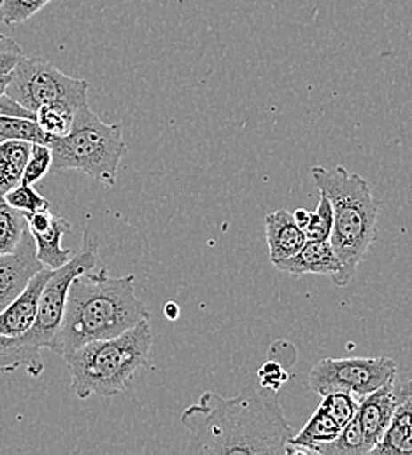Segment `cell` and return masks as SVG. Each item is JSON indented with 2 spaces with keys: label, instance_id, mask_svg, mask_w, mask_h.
I'll return each instance as SVG.
<instances>
[{
  "label": "cell",
  "instance_id": "obj_12",
  "mask_svg": "<svg viewBox=\"0 0 412 455\" xmlns=\"http://www.w3.org/2000/svg\"><path fill=\"white\" fill-rule=\"evenodd\" d=\"M55 270L43 268L37 272L28 285L23 289V292L14 298L2 312H0V335L2 337H20L27 333L36 319L39 310L41 294L50 277Z\"/></svg>",
  "mask_w": 412,
  "mask_h": 455
},
{
  "label": "cell",
  "instance_id": "obj_23",
  "mask_svg": "<svg viewBox=\"0 0 412 455\" xmlns=\"http://www.w3.org/2000/svg\"><path fill=\"white\" fill-rule=\"evenodd\" d=\"M52 0H0V23L12 27L28 21Z\"/></svg>",
  "mask_w": 412,
  "mask_h": 455
},
{
  "label": "cell",
  "instance_id": "obj_17",
  "mask_svg": "<svg viewBox=\"0 0 412 455\" xmlns=\"http://www.w3.org/2000/svg\"><path fill=\"white\" fill-rule=\"evenodd\" d=\"M18 368H27L34 379H39L44 371L41 350L25 345L21 337L0 335V373H11Z\"/></svg>",
  "mask_w": 412,
  "mask_h": 455
},
{
  "label": "cell",
  "instance_id": "obj_29",
  "mask_svg": "<svg viewBox=\"0 0 412 455\" xmlns=\"http://www.w3.org/2000/svg\"><path fill=\"white\" fill-rule=\"evenodd\" d=\"M55 214H52L50 211H39V212H32L27 214V223H28V231L30 233H41L46 231L52 227Z\"/></svg>",
  "mask_w": 412,
  "mask_h": 455
},
{
  "label": "cell",
  "instance_id": "obj_27",
  "mask_svg": "<svg viewBox=\"0 0 412 455\" xmlns=\"http://www.w3.org/2000/svg\"><path fill=\"white\" fill-rule=\"evenodd\" d=\"M258 380L263 389L278 393L283 387V384L288 380V375L283 364H279L278 361H267L258 371Z\"/></svg>",
  "mask_w": 412,
  "mask_h": 455
},
{
  "label": "cell",
  "instance_id": "obj_5",
  "mask_svg": "<svg viewBox=\"0 0 412 455\" xmlns=\"http://www.w3.org/2000/svg\"><path fill=\"white\" fill-rule=\"evenodd\" d=\"M50 148L55 171L85 172L108 188L117 184L119 162L126 153L121 126L104 123L88 104L76 111L67 135L52 137Z\"/></svg>",
  "mask_w": 412,
  "mask_h": 455
},
{
  "label": "cell",
  "instance_id": "obj_13",
  "mask_svg": "<svg viewBox=\"0 0 412 455\" xmlns=\"http://www.w3.org/2000/svg\"><path fill=\"white\" fill-rule=\"evenodd\" d=\"M265 235L272 265L292 258L307 242L303 229L296 225L294 214L287 209L265 216Z\"/></svg>",
  "mask_w": 412,
  "mask_h": 455
},
{
  "label": "cell",
  "instance_id": "obj_20",
  "mask_svg": "<svg viewBox=\"0 0 412 455\" xmlns=\"http://www.w3.org/2000/svg\"><path fill=\"white\" fill-rule=\"evenodd\" d=\"M7 140H27L32 144H48L52 137L43 132L36 119L0 114V144Z\"/></svg>",
  "mask_w": 412,
  "mask_h": 455
},
{
  "label": "cell",
  "instance_id": "obj_8",
  "mask_svg": "<svg viewBox=\"0 0 412 455\" xmlns=\"http://www.w3.org/2000/svg\"><path fill=\"white\" fill-rule=\"evenodd\" d=\"M397 377V363L390 357L321 359L309 371V387L325 396L344 391L363 398Z\"/></svg>",
  "mask_w": 412,
  "mask_h": 455
},
{
  "label": "cell",
  "instance_id": "obj_14",
  "mask_svg": "<svg viewBox=\"0 0 412 455\" xmlns=\"http://www.w3.org/2000/svg\"><path fill=\"white\" fill-rule=\"evenodd\" d=\"M341 431L343 427L337 424V420L323 406H319L307 424L298 431V435L290 438V455L316 454L321 445L334 442Z\"/></svg>",
  "mask_w": 412,
  "mask_h": 455
},
{
  "label": "cell",
  "instance_id": "obj_28",
  "mask_svg": "<svg viewBox=\"0 0 412 455\" xmlns=\"http://www.w3.org/2000/svg\"><path fill=\"white\" fill-rule=\"evenodd\" d=\"M21 58H23L21 46L14 39L7 36H0V74L12 72Z\"/></svg>",
  "mask_w": 412,
  "mask_h": 455
},
{
  "label": "cell",
  "instance_id": "obj_11",
  "mask_svg": "<svg viewBox=\"0 0 412 455\" xmlns=\"http://www.w3.org/2000/svg\"><path fill=\"white\" fill-rule=\"evenodd\" d=\"M274 267L294 277H300L305 274L328 275L337 287H344L343 263L337 258L328 240H323V242L307 240L305 245L295 256L276 263Z\"/></svg>",
  "mask_w": 412,
  "mask_h": 455
},
{
  "label": "cell",
  "instance_id": "obj_24",
  "mask_svg": "<svg viewBox=\"0 0 412 455\" xmlns=\"http://www.w3.org/2000/svg\"><path fill=\"white\" fill-rule=\"evenodd\" d=\"M4 196H5L9 205H12L14 209H18L25 214H32V212H39V211H50V202L36 191L34 184L20 182L12 189H9Z\"/></svg>",
  "mask_w": 412,
  "mask_h": 455
},
{
  "label": "cell",
  "instance_id": "obj_18",
  "mask_svg": "<svg viewBox=\"0 0 412 455\" xmlns=\"http://www.w3.org/2000/svg\"><path fill=\"white\" fill-rule=\"evenodd\" d=\"M27 229V214L9 205L5 196L0 195V254L16 251Z\"/></svg>",
  "mask_w": 412,
  "mask_h": 455
},
{
  "label": "cell",
  "instance_id": "obj_22",
  "mask_svg": "<svg viewBox=\"0 0 412 455\" xmlns=\"http://www.w3.org/2000/svg\"><path fill=\"white\" fill-rule=\"evenodd\" d=\"M334 228V209L330 204V198L325 191H319V204L314 212L309 216V223L303 228L305 238L312 242H323L330 240Z\"/></svg>",
  "mask_w": 412,
  "mask_h": 455
},
{
  "label": "cell",
  "instance_id": "obj_2",
  "mask_svg": "<svg viewBox=\"0 0 412 455\" xmlns=\"http://www.w3.org/2000/svg\"><path fill=\"white\" fill-rule=\"evenodd\" d=\"M146 319L148 308L135 294V275L109 277L108 270H88L70 283L50 350L65 357L90 341L118 337Z\"/></svg>",
  "mask_w": 412,
  "mask_h": 455
},
{
  "label": "cell",
  "instance_id": "obj_21",
  "mask_svg": "<svg viewBox=\"0 0 412 455\" xmlns=\"http://www.w3.org/2000/svg\"><path fill=\"white\" fill-rule=\"evenodd\" d=\"M76 111L77 109L65 104H52L37 109L36 121L50 137H63L72 128Z\"/></svg>",
  "mask_w": 412,
  "mask_h": 455
},
{
  "label": "cell",
  "instance_id": "obj_1",
  "mask_svg": "<svg viewBox=\"0 0 412 455\" xmlns=\"http://www.w3.org/2000/svg\"><path fill=\"white\" fill-rule=\"evenodd\" d=\"M190 433L188 452L290 455L294 436L276 393L246 386L232 398L207 391L181 415Z\"/></svg>",
  "mask_w": 412,
  "mask_h": 455
},
{
  "label": "cell",
  "instance_id": "obj_15",
  "mask_svg": "<svg viewBox=\"0 0 412 455\" xmlns=\"http://www.w3.org/2000/svg\"><path fill=\"white\" fill-rule=\"evenodd\" d=\"M372 454L412 455V386L399 403L386 433L374 447Z\"/></svg>",
  "mask_w": 412,
  "mask_h": 455
},
{
  "label": "cell",
  "instance_id": "obj_25",
  "mask_svg": "<svg viewBox=\"0 0 412 455\" xmlns=\"http://www.w3.org/2000/svg\"><path fill=\"white\" fill-rule=\"evenodd\" d=\"M319 406H323L337 420V424L344 427L356 417L359 408V398L351 393L335 391V393L325 395Z\"/></svg>",
  "mask_w": 412,
  "mask_h": 455
},
{
  "label": "cell",
  "instance_id": "obj_31",
  "mask_svg": "<svg viewBox=\"0 0 412 455\" xmlns=\"http://www.w3.org/2000/svg\"><path fill=\"white\" fill-rule=\"evenodd\" d=\"M309 216H311V212H307L305 209H298V211H295L294 212L295 221H296V225L302 228V229L309 223Z\"/></svg>",
  "mask_w": 412,
  "mask_h": 455
},
{
  "label": "cell",
  "instance_id": "obj_33",
  "mask_svg": "<svg viewBox=\"0 0 412 455\" xmlns=\"http://www.w3.org/2000/svg\"><path fill=\"white\" fill-rule=\"evenodd\" d=\"M11 77H12V72H9V74H0V97L5 93Z\"/></svg>",
  "mask_w": 412,
  "mask_h": 455
},
{
  "label": "cell",
  "instance_id": "obj_16",
  "mask_svg": "<svg viewBox=\"0 0 412 455\" xmlns=\"http://www.w3.org/2000/svg\"><path fill=\"white\" fill-rule=\"evenodd\" d=\"M70 228H72L70 223L65 218L55 216L52 227L48 228L46 231L32 233V236L36 240L37 259L43 263L44 268L59 270L72 259L74 252L61 247V238L65 233L70 231Z\"/></svg>",
  "mask_w": 412,
  "mask_h": 455
},
{
  "label": "cell",
  "instance_id": "obj_19",
  "mask_svg": "<svg viewBox=\"0 0 412 455\" xmlns=\"http://www.w3.org/2000/svg\"><path fill=\"white\" fill-rule=\"evenodd\" d=\"M370 452L372 445L368 443L356 417L348 426L343 427L341 435L334 442L321 445L316 451L318 455H367Z\"/></svg>",
  "mask_w": 412,
  "mask_h": 455
},
{
  "label": "cell",
  "instance_id": "obj_10",
  "mask_svg": "<svg viewBox=\"0 0 412 455\" xmlns=\"http://www.w3.org/2000/svg\"><path fill=\"white\" fill-rule=\"evenodd\" d=\"M43 268V263L37 259L36 240L27 229L16 251L0 254V312L23 292Z\"/></svg>",
  "mask_w": 412,
  "mask_h": 455
},
{
  "label": "cell",
  "instance_id": "obj_6",
  "mask_svg": "<svg viewBox=\"0 0 412 455\" xmlns=\"http://www.w3.org/2000/svg\"><path fill=\"white\" fill-rule=\"evenodd\" d=\"M5 95L32 113L52 104L79 109L88 104V81L63 74L44 58L23 57L12 70Z\"/></svg>",
  "mask_w": 412,
  "mask_h": 455
},
{
  "label": "cell",
  "instance_id": "obj_7",
  "mask_svg": "<svg viewBox=\"0 0 412 455\" xmlns=\"http://www.w3.org/2000/svg\"><path fill=\"white\" fill-rule=\"evenodd\" d=\"M99 259V245L97 240L86 231L83 238V247L77 254L72 256V259L63 265L59 270L53 272L50 281L44 285L41 301H39V310H37V319L34 326L20 335L23 343L36 350L50 348L52 343L55 340L59 333L60 324L63 319L65 312V301H67V292L70 283L83 272L95 270Z\"/></svg>",
  "mask_w": 412,
  "mask_h": 455
},
{
  "label": "cell",
  "instance_id": "obj_32",
  "mask_svg": "<svg viewBox=\"0 0 412 455\" xmlns=\"http://www.w3.org/2000/svg\"><path fill=\"white\" fill-rule=\"evenodd\" d=\"M164 312H166V317H167L169 321H176L177 317H179V307H177L176 301H169V303L166 305Z\"/></svg>",
  "mask_w": 412,
  "mask_h": 455
},
{
  "label": "cell",
  "instance_id": "obj_30",
  "mask_svg": "<svg viewBox=\"0 0 412 455\" xmlns=\"http://www.w3.org/2000/svg\"><path fill=\"white\" fill-rule=\"evenodd\" d=\"M0 114L14 116V117H28V119H36V113L28 111L27 108H23L21 104H18L16 100H12L11 97H7L5 93L0 97Z\"/></svg>",
  "mask_w": 412,
  "mask_h": 455
},
{
  "label": "cell",
  "instance_id": "obj_9",
  "mask_svg": "<svg viewBox=\"0 0 412 455\" xmlns=\"http://www.w3.org/2000/svg\"><path fill=\"white\" fill-rule=\"evenodd\" d=\"M411 386L412 380H399V377H395L374 393L359 398L356 419L372 445V451L381 442L399 403L409 393Z\"/></svg>",
  "mask_w": 412,
  "mask_h": 455
},
{
  "label": "cell",
  "instance_id": "obj_26",
  "mask_svg": "<svg viewBox=\"0 0 412 455\" xmlns=\"http://www.w3.org/2000/svg\"><path fill=\"white\" fill-rule=\"evenodd\" d=\"M53 169V153L48 144H32L30 158L23 172V184L39 182L48 172Z\"/></svg>",
  "mask_w": 412,
  "mask_h": 455
},
{
  "label": "cell",
  "instance_id": "obj_3",
  "mask_svg": "<svg viewBox=\"0 0 412 455\" xmlns=\"http://www.w3.org/2000/svg\"><path fill=\"white\" fill-rule=\"evenodd\" d=\"M311 175L316 188L328 195L334 209V228L328 242L343 263L346 287L377 238L381 204L374 198L368 180L344 167L316 165L311 169Z\"/></svg>",
  "mask_w": 412,
  "mask_h": 455
},
{
  "label": "cell",
  "instance_id": "obj_4",
  "mask_svg": "<svg viewBox=\"0 0 412 455\" xmlns=\"http://www.w3.org/2000/svg\"><path fill=\"white\" fill-rule=\"evenodd\" d=\"M153 331L146 321L106 340L90 341L63 359L70 373V391L76 398L93 395L113 398L123 393L141 368L149 364Z\"/></svg>",
  "mask_w": 412,
  "mask_h": 455
}]
</instances>
